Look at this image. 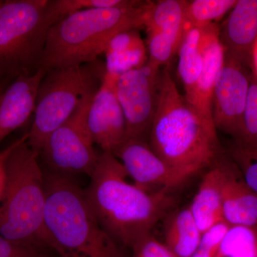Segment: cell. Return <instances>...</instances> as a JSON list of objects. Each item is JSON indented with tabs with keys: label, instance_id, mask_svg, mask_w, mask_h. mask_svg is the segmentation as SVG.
I'll use <instances>...</instances> for the list:
<instances>
[{
	"label": "cell",
	"instance_id": "obj_1",
	"mask_svg": "<svg viewBox=\"0 0 257 257\" xmlns=\"http://www.w3.org/2000/svg\"><path fill=\"white\" fill-rule=\"evenodd\" d=\"M128 177L112 153L101 151L84 192L102 227L121 246L132 248L152 234L173 199L168 191L146 192L128 182Z\"/></svg>",
	"mask_w": 257,
	"mask_h": 257
},
{
	"label": "cell",
	"instance_id": "obj_2",
	"mask_svg": "<svg viewBox=\"0 0 257 257\" xmlns=\"http://www.w3.org/2000/svg\"><path fill=\"white\" fill-rule=\"evenodd\" d=\"M148 143L185 181L222 155L214 121L179 92L167 66L162 69L160 99Z\"/></svg>",
	"mask_w": 257,
	"mask_h": 257
},
{
	"label": "cell",
	"instance_id": "obj_3",
	"mask_svg": "<svg viewBox=\"0 0 257 257\" xmlns=\"http://www.w3.org/2000/svg\"><path fill=\"white\" fill-rule=\"evenodd\" d=\"M151 3L128 0L121 6L64 17L49 30L38 69L47 72L96 62L115 35L144 28Z\"/></svg>",
	"mask_w": 257,
	"mask_h": 257
},
{
	"label": "cell",
	"instance_id": "obj_4",
	"mask_svg": "<svg viewBox=\"0 0 257 257\" xmlns=\"http://www.w3.org/2000/svg\"><path fill=\"white\" fill-rule=\"evenodd\" d=\"M45 179V229L58 257H127L97 220L78 184L55 172Z\"/></svg>",
	"mask_w": 257,
	"mask_h": 257
},
{
	"label": "cell",
	"instance_id": "obj_5",
	"mask_svg": "<svg viewBox=\"0 0 257 257\" xmlns=\"http://www.w3.org/2000/svg\"><path fill=\"white\" fill-rule=\"evenodd\" d=\"M27 140L26 134L15 142L7 160L4 192L0 199V235L34 249L39 246L50 247L45 225V175L39 164L40 155Z\"/></svg>",
	"mask_w": 257,
	"mask_h": 257
},
{
	"label": "cell",
	"instance_id": "obj_6",
	"mask_svg": "<svg viewBox=\"0 0 257 257\" xmlns=\"http://www.w3.org/2000/svg\"><path fill=\"white\" fill-rule=\"evenodd\" d=\"M50 0L0 1V76L34 73L54 25Z\"/></svg>",
	"mask_w": 257,
	"mask_h": 257
},
{
	"label": "cell",
	"instance_id": "obj_7",
	"mask_svg": "<svg viewBox=\"0 0 257 257\" xmlns=\"http://www.w3.org/2000/svg\"><path fill=\"white\" fill-rule=\"evenodd\" d=\"M105 72L98 62L69 68L51 69L37 92L29 146L40 155L47 138L63 124L89 93L96 90Z\"/></svg>",
	"mask_w": 257,
	"mask_h": 257
},
{
	"label": "cell",
	"instance_id": "obj_8",
	"mask_svg": "<svg viewBox=\"0 0 257 257\" xmlns=\"http://www.w3.org/2000/svg\"><path fill=\"white\" fill-rule=\"evenodd\" d=\"M96 91L86 96L72 116L45 140L40 155L52 172L92 175L99 153L94 150L87 115Z\"/></svg>",
	"mask_w": 257,
	"mask_h": 257
},
{
	"label": "cell",
	"instance_id": "obj_9",
	"mask_svg": "<svg viewBox=\"0 0 257 257\" xmlns=\"http://www.w3.org/2000/svg\"><path fill=\"white\" fill-rule=\"evenodd\" d=\"M162 69L147 61L116 79L115 92L126 121V140L148 142L160 99Z\"/></svg>",
	"mask_w": 257,
	"mask_h": 257
},
{
	"label": "cell",
	"instance_id": "obj_10",
	"mask_svg": "<svg viewBox=\"0 0 257 257\" xmlns=\"http://www.w3.org/2000/svg\"><path fill=\"white\" fill-rule=\"evenodd\" d=\"M252 71L225 56L212 96V119L216 130L239 140L242 130Z\"/></svg>",
	"mask_w": 257,
	"mask_h": 257
},
{
	"label": "cell",
	"instance_id": "obj_11",
	"mask_svg": "<svg viewBox=\"0 0 257 257\" xmlns=\"http://www.w3.org/2000/svg\"><path fill=\"white\" fill-rule=\"evenodd\" d=\"M118 77L104 72L87 115L89 133L101 151L113 155L126 140V121L115 92Z\"/></svg>",
	"mask_w": 257,
	"mask_h": 257
},
{
	"label": "cell",
	"instance_id": "obj_12",
	"mask_svg": "<svg viewBox=\"0 0 257 257\" xmlns=\"http://www.w3.org/2000/svg\"><path fill=\"white\" fill-rule=\"evenodd\" d=\"M114 155L133 183L146 192H170L185 182L157 156L145 140H126Z\"/></svg>",
	"mask_w": 257,
	"mask_h": 257
},
{
	"label": "cell",
	"instance_id": "obj_13",
	"mask_svg": "<svg viewBox=\"0 0 257 257\" xmlns=\"http://www.w3.org/2000/svg\"><path fill=\"white\" fill-rule=\"evenodd\" d=\"M219 40L225 56L238 61L250 70L256 69L257 0H237L219 28Z\"/></svg>",
	"mask_w": 257,
	"mask_h": 257
},
{
	"label": "cell",
	"instance_id": "obj_14",
	"mask_svg": "<svg viewBox=\"0 0 257 257\" xmlns=\"http://www.w3.org/2000/svg\"><path fill=\"white\" fill-rule=\"evenodd\" d=\"M46 72L38 69L15 79L0 97V143L23 126L35 109L37 92Z\"/></svg>",
	"mask_w": 257,
	"mask_h": 257
},
{
	"label": "cell",
	"instance_id": "obj_15",
	"mask_svg": "<svg viewBox=\"0 0 257 257\" xmlns=\"http://www.w3.org/2000/svg\"><path fill=\"white\" fill-rule=\"evenodd\" d=\"M202 53L200 77L192 96L187 100L202 114L213 120V92L225 58L224 50L219 40V27L216 23L203 28Z\"/></svg>",
	"mask_w": 257,
	"mask_h": 257
},
{
	"label": "cell",
	"instance_id": "obj_16",
	"mask_svg": "<svg viewBox=\"0 0 257 257\" xmlns=\"http://www.w3.org/2000/svg\"><path fill=\"white\" fill-rule=\"evenodd\" d=\"M227 158L221 155L203 177L198 192L189 206L193 217L202 234L224 221L221 206V189Z\"/></svg>",
	"mask_w": 257,
	"mask_h": 257
},
{
	"label": "cell",
	"instance_id": "obj_17",
	"mask_svg": "<svg viewBox=\"0 0 257 257\" xmlns=\"http://www.w3.org/2000/svg\"><path fill=\"white\" fill-rule=\"evenodd\" d=\"M103 55L106 73L114 77L140 68L148 61L146 44L139 30H126L115 35Z\"/></svg>",
	"mask_w": 257,
	"mask_h": 257
},
{
	"label": "cell",
	"instance_id": "obj_18",
	"mask_svg": "<svg viewBox=\"0 0 257 257\" xmlns=\"http://www.w3.org/2000/svg\"><path fill=\"white\" fill-rule=\"evenodd\" d=\"M224 215L232 220H253L257 222V195L248 187L232 160L226 165L221 189Z\"/></svg>",
	"mask_w": 257,
	"mask_h": 257
},
{
	"label": "cell",
	"instance_id": "obj_19",
	"mask_svg": "<svg viewBox=\"0 0 257 257\" xmlns=\"http://www.w3.org/2000/svg\"><path fill=\"white\" fill-rule=\"evenodd\" d=\"M187 0L152 1L144 28L163 34L179 47L185 33Z\"/></svg>",
	"mask_w": 257,
	"mask_h": 257
},
{
	"label": "cell",
	"instance_id": "obj_20",
	"mask_svg": "<svg viewBox=\"0 0 257 257\" xmlns=\"http://www.w3.org/2000/svg\"><path fill=\"white\" fill-rule=\"evenodd\" d=\"M202 234L190 208L177 211L166 227L165 245L175 257H191L197 249Z\"/></svg>",
	"mask_w": 257,
	"mask_h": 257
},
{
	"label": "cell",
	"instance_id": "obj_21",
	"mask_svg": "<svg viewBox=\"0 0 257 257\" xmlns=\"http://www.w3.org/2000/svg\"><path fill=\"white\" fill-rule=\"evenodd\" d=\"M203 28H193L184 34L178 52V74L185 92L192 96L202 69V37Z\"/></svg>",
	"mask_w": 257,
	"mask_h": 257
},
{
	"label": "cell",
	"instance_id": "obj_22",
	"mask_svg": "<svg viewBox=\"0 0 257 257\" xmlns=\"http://www.w3.org/2000/svg\"><path fill=\"white\" fill-rule=\"evenodd\" d=\"M237 0H193L186 10L185 32L216 23L229 13ZM185 34V33H184Z\"/></svg>",
	"mask_w": 257,
	"mask_h": 257
},
{
	"label": "cell",
	"instance_id": "obj_23",
	"mask_svg": "<svg viewBox=\"0 0 257 257\" xmlns=\"http://www.w3.org/2000/svg\"><path fill=\"white\" fill-rule=\"evenodd\" d=\"M217 256L257 257V226H230L221 241Z\"/></svg>",
	"mask_w": 257,
	"mask_h": 257
},
{
	"label": "cell",
	"instance_id": "obj_24",
	"mask_svg": "<svg viewBox=\"0 0 257 257\" xmlns=\"http://www.w3.org/2000/svg\"><path fill=\"white\" fill-rule=\"evenodd\" d=\"M247 150H257V72L252 71L249 92L239 140L234 141Z\"/></svg>",
	"mask_w": 257,
	"mask_h": 257
},
{
	"label": "cell",
	"instance_id": "obj_25",
	"mask_svg": "<svg viewBox=\"0 0 257 257\" xmlns=\"http://www.w3.org/2000/svg\"><path fill=\"white\" fill-rule=\"evenodd\" d=\"M148 61L162 68L167 67L177 55L179 46L170 37L154 30H146Z\"/></svg>",
	"mask_w": 257,
	"mask_h": 257
},
{
	"label": "cell",
	"instance_id": "obj_26",
	"mask_svg": "<svg viewBox=\"0 0 257 257\" xmlns=\"http://www.w3.org/2000/svg\"><path fill=\"white\" fill-rule=\"evenodd\" d=\"M128 0H50V9L54 24L64 17L82 11L96 8H110L121 6Z\"/></svg>",
	"mask_w": 257,
	"mask_h": 257
},
{
	"label": "cell",
	"instance_id": "obj_27",
	"mask_svg": "<svg viewBox=\"0 0 257 257\" xmlns=\"http://www.w3.org/2000/svg\"><path fill=\"white\" fill-rule=\"evenodd\" d=\"M227 152L246 183L257 195V150H247L233 142Z\"/></svg>",
	"mask_w": 257,
	"mask_h": 257
},
{
	"label": "cell",
	"instance_id": "obj_28",
	"mask_svg": "<svg viewBox=\"0 0 257 257\" xmlns=\"http://www.w3.org/2000/svg\"><path fill=\"white\" fill-rule=\"evenodd\" d=\"M230 225L221 221L203 233L202 239L195 252L191 257H216L219 246Z\"/></svg>",
	"mask_w": 257,
	"mask_h": 257
},
{
	"label": "cell",
	"instance_id": "obj_29",
	"mask_svg": "<svg viewBox=\"0 0 257 257\" xmlns=\"http://www.w3.org/2000/svg\"><path fill=\"white\" fill-rule=\"evenodd\" d=\"M131 249L132 257H175L165 243L160 242L152 234L139 241Z\"/></svg>",
	"mask_w": 257,
	"mask_h": 257
},
{
	"label": "cell",
	"instance_id": "obj_30",
	"mask_svg": "<svg viewBox=\"0 0 257 257\" xmlns=\"http://www.w3.org/2000/svg\"><path fill=\"white\" fill-rule=\"evenodd\" d=\"M0 257H45L34 248L13 242L0 235Z\"/></svg>",
	"mask_w": 257,
	"mask_h": 257
},
{
	"label": "cell",
	"instance_id": "obj_31",
	"mask_svg": "<svg viewBox=\"0 0 257 257\" xmlns=\"http://www.w3.org/2000/svg\"><path fill=\"white\" fill-rule=\"evenodd\" d=\"M14 146L15 143L7 147L3 151L0 152V199L3 197V192H4L5 179H6V168L5 167H6L7 160Z\"/></svg>",
	"mask_w": 257,
	"mask_h": 257
},
{
	"label": "cell",
	"instance_id": "obj_32",
	"mask_svg": "<svg viewBox=\"0 0 257 257\" xmlns=\"http://www.w3.org/2000/svg\"><path fill=\"white\" fill-rule=\"evenodd\" d=\"M7 78L1 77L0 76V97H1L2 94L5 92L7 87Z\"/></svg>",
	"mask_w": 257,
	"mask_h": 257
},
{
	"label": "cell",
	"instance_id": "obj_33",
	"mask_svg": "<svg viewBox=\"0 0 257 257\" xmlns=\"http://www.w3.org/2000/svg\"><path fill=\"white\" fill-rule=\"evenodd\" d=\"M216 257H221V256H218L217 255H216Z\"/></svg>",
	"mask_w": 257,
	"mask_h": 257
}]
</instances>
